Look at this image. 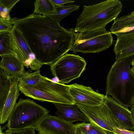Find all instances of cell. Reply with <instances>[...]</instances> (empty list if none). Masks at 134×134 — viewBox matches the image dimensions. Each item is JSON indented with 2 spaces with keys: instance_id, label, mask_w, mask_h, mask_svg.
<instances>
[{
  "instance_id": "1",
  "label": "cell",
  "mask_w": 134,
  "mask_h": 134,
  "mask_svg": "<svg viewBox=\"0 0 134 134\" xmlns=\"http://www.w3.org/2000/svg\"><path fill=\"white\" fill-rule=\"evenodd\" d=\"M10 20L43 65H50L71 50L74 41L71 29H65L57 20L34 13L23 18Z\"/></svg>"
},
{
  "instance_id": "2",
  "label": "cell",
  "mask_w": 134,
  "mask_h": 134,
  "mask_svg": "<svg viewBox=\"0 0 134 134\" xmlns=\"http://www.w3.org/2000/svg\"><path fill=\"white\" fill-rule=\"evenodd\" d=\"M134 56L116 61L108 74L106 95L131 108L134 97V75L131 65Z\"/></svg>"
},
{
  "instance_id": "3",
  "label": "cell",
  "mask_w": 134,
  "mask_h": 134,
  "mask_svg": "<svg viewBox=\"0 0 134 134\" xmlns=\"http://www.w3.org/2000/svg\"><path fill=\"white\" fill-rule=\"evenodd\" d=\"M122 4L119 0H107L88 6L77 18L75 31L85 32L105 28L115 20L122 11Z\"/></svg>"
},
{
  "instance_id": "4",
  "label": "cell",
  "mask_w": 134,
  "mask_h": 134,
  "mask_svg": "<svg viewBox=\"0 0 134 134\" xmlns=\"http://www.w3.org/2000/svg\"><path fill=\"white\" fill-rule=\"evenodd\" d=\"M49 113L48 110L33 100L21 98L11 113L6 126L12 130L35 127Z\"/></svg>"
},
{
  "instance_id": "5",
  "label": "cell",
  "mask_w": 134,
  "mask_h": 134,
  "mask_svg": "<svg viewBox=\"0 0 134 134\" xmlns=\"http://www.w3.org/2000/svg\"><path fill=\"white\" fill-rule=\"evenodd\" d=\"M73 32L74 41L71 51L75 54L98 53L105 51L112 44L113 38L111 32L105 28L85 32Z\"/></svg>"
},
{
  "instance_id": "6",
  "label": "cell",
  "mask_w": 134,
  "mask_h": 134,
  "mask_svg": "<svg viewBox=\"0 0 134 134\" xmlns=\"http://www.w3.org/2000/svg\"><path fill=\"white\" fill-rule=\"evenodd\" d=\"M30 86V96L36 100L53 103L60 97L73 100L69 92V85L55 82L42 76L40 70L34 72Z\"/></svg>"
},
{
  "instance_id": "7",
  "label": "cell",
  "mask_w": 134,
  "mask_h": 134,
  "mask_svg": "<svg viewBox=\"0 0 134 134\" xmlns=\"http://www.w3.org/2000/svg\"><path fill=\"white\" fill-rule=\"evenodd\" d=\"M87 63L78 55L66 54L50 65L52 75L65 84L80 77L86 69Z\"/></svg>"
},
{
  "instance_id": "8",
  "label": "cell",
  "mask_w": 134,
  "mask_h": 134,
  "mask_svg": "<svg viewBox=\"0 0 134 134\" xmlns=\"http://www.w3.org/2000/svg\"><path fill=\"white\" fill-rule=\"evenodd\" d=\"M91 121L103 129L108 134H114L115 127H121L120 124L104 104L99 106L89 107L76 104Z\"/></svg>"
},
{
  "instance_id": "9",
  "label": "cell",
  "mask_w": 134,
  "mask_h": 134,
  "mask_svg": "<svg viewBox=\"0 0 134 134\" xmlns=\"http://www.w3.org/2000/svg\"><path fill=\"white\" fill-rule=\"evenodd\" d=\"M13 25L11 32L12 44L15 55L27 68L36 71L40 70L43 65L31 51L21 32Z\"/></svg>"
},
{
  "instance_id": "10",
  "label": "cell",
  "mask_w": 134,
  "mask_h": 134,
  "mask_svg": "<svg viewBox=\"0 0 134 134\" xmlns=\"http://www.w3.org/2000/svg\"><path fill=\"white\" fill-rule=\"evenodd\" d=\"M69 86L70 94L75 104L95 107L104 104L105 95L96 92L90 87L76 83Z\"/></svg>"
},
{
  "instance_id": "11",
  "label": "cell",
  "mask_w": 134,
  "mask_h": 134,
  "mask_svg": "<svg viewBox=\"0 0 134 134\" xmlns=\"http://www.w3.org/2000/svg\"><path fill=\"white\" fill-rule=\"evenodd\" d=\"M35 128L36 131L47 134H77L74 124L49 114L44 117Z\"/></svg>"
},
{
  "instance_id": "12",
  "label": "cell",
  "mask_w": 134,
  "mask_h": 134,
  "mask_svg": "<svg viewBox=\"0 0 134 134\" xmlns=\"http://www.w3.org/2000/svg\"><path fill=\"white\" fill-rule=\"evenodd\" d=\"M104 104L119 121L121 128L134 132V118L128 108L110 96H105Z\"/></svg>"
},
{
  "instance_id": "13",
  "label": "cell",
  "mask_w": 134,
  "mask_h": 134,
  "mask_svg": "<svg viewBox=\"0 0 134 134\" xmlns=\"http://www.w3.org/2000/svg\"><path fill=\"white\" fill-rule=\"evenodd\" d=\"M117 38L113 49L116 61L134 56V31L115 32Z\"/></svg>"
},
{
  "instance_id": "14",
  "label": "cell",
  "mask_w": 134,
  "mask_h": 134,
  "mask_svg": "<svg viewBox=\"0 0 134 134\" xmlns=\"http://www.w3.org/2000/svg\"><path fill=\"white\" fill-rule=\"evenodd\" d=\"M1 57L0 69L9 79L19 80L26 72L23 63L15 55H5Z\"/></svg>"
},
{
  "instance_id": "15",
  "label": "cell",
  "mask_w": 134,
  "mask_h": 134,
  "mask_svg": "<svg viewBox=\"0 0 134 134\" xmlns=\"http://www.w3.org/2000/svg\"><path fill=\"white\" fill-rule=\"evenodd\" d=\"M57 111L55 114L57 116L67 122L72 123L81 121L87 123L91 121L82 112L76 104H64L53 103Z\"/></svg>"
},
{
  "instance_id": "16",
  "label": "cell",
  "mask_w": 134,
  "mask_h": 134,
  "mask_svg": "<svg viewBox=\"0 0 134 134\" xmlns=\"http://www.w3.org/2000/svg\"><path fill=\"white\" fill-rule=\"evenodd\" d=\"M10 79L11 85L9 93L4 106L0 111V123L1 124H4L8 121L20 95L18 87V80Z\"/></svg>"
},
{
  "instance_id": "17",
  "label": "cell",
  "mask_w": 134,
  "mask_h": 134,
  "mask_svg": "<svg viewBox=\"0 0 134 134\" xmlns=\"http://www.w3.org/2000/svg\"><path fill=\"white\" fill-rule=\"evenodd\" d=\"M74 125L77 134H108L103 129L92 122H82Z\"/></svg>"
},
{
  "instance_id": "18",
  "label": "cell",
  "mask_w": 134,
  "mask_h": 134,
  "mask_svg": "<svg viewBox=\"0 0 134 134\" xmlns=\"http://www.w3.org/2000/svg\"><path fill=\"white\" fill-rule=\"evenodd\" d=\"M133 25H134V14H129L118 17L115 20L110 29V32L112 34Z\"/></svg>"
},
{
  "instance_id": "19",
  "label": "cell",
  "mask_w": 134,
  "mask_h": 134,
  "mask_svg": "<svg viewBox=\"0 0 134 134\" xmlns=\"http://www.w3.org/2000/svg\"><path fill=\"white\" fill-rule=\"evenodd\" d=\"M34 13L48 16L56 12L55 6L51 0H36L34 3Z\"/></svg>"
},
{
  "instance_id": "20",
  "label": "cell",
  "mask_w": 134,
  "mask_h": 134,
  "mask_svg": "<svg viewBox=\"0 0 134 134\" xmlns=\"http://www.w3.org/2000/svg\"><path fill=\"white\" fill-rule=\"evenodd\" d=\"M56 12L48 16L57 21H60L73 11L79 9L80 6L72 3H68L61 6H55Z\"/></svg>"
},
{
  "instance_id": "21",
  "label": "cell",
  "mask_w": 134,
  "mask_h": 134,
  "mask_svg": "<svg viewBox=\"0 0 134 134\" xmlns=\"http://www.w3.org/2000/svg\"><path fill=\"white\" fill-rule=\"evenodd\" d=\"M9 55H15L12 46L11 32L0 33V56Z\"/></svg>"
},
{
  "instance_id": "22",
  "label": "cell",
  "mask_w": 134,
  "mask_h": 134,
  "mask_svg": "<svg viewBox=\"0 0 134 134\" xmlns=\"http://www.w3.org/2000/svg\"><path fill=\"white\" fill-rule=\"evenodd\" d=\"M0 111L2 110L9 92L10 79L8 78L0 69Z\"/></svg>"
},
{
  "instance_id": "23",
  "label": "cell",
  "mask_w": 134,
  "mask_h": 134,
  "mask_svg": "<svg viewBox=\"0 0 134 134\" xmlns=\"http://www.w3.org/2000/svg\"><path fill=\"white\" fill-rule=\"evenodd\" d=\"M20 0H0V18L10 19L9 14L14 6Z\"/></svg>"
},
{
  "instance_id": "24",
  "label": "cell",
  "mask_w": 134,
  "mask_h": 134,
  "mask_svg": "<svg viewBox=\"0 0 134 134\" xmlns=\"http://www.w3.org/2000/svg\"><path fill=\"white\" fill-rule=\"evenodd\" d=\"M13 26L10 19L0 18V33L11 32Z\"/></svg>"
},
{
  "instance_id": "25",
  "label": "cell",
  "mask_w": 134,
  "mask_h": 134,
  "mask_svg": "<svg viewBox=\"0 0 134 134\" xmlns=\"http://www.w3.org/2000/svg\"><path fill=\"white\" fill-rule=\"evenodd\" d=\"M35 128L32 127L21 130H12L8 129L5 134H36Z\"/></svg>"
},
{
  "instance_id": "26",
  "label": "cell",
  "mask_w": 134,
  "mask_h": 134,
  "mask_svg": "<svg viewBox=\"0 0 134 134\" xmlns=\"http://www.w3.org/2000/svg\"><path fill=\"white\" fill-rule=\"evenodd\" d=\"M114 134H134V132L120 127H115L113 129Z\"/></svg>"
},
{
  "instance_id": "27",
  "label": "cell",
  "mask_w": 134,
  "mask_h": 134,
  "mask_svg": "<svg viewBox=\"0 0 134 134\" xmlns=\"http://www.w3.org/2000/svg\"><path fill=\"white\" fill-rule=\"evenodd\" d=\"M53 4L55 6H61L65 4L71 3L75 1L67 0H51Z\"/></svg>"
},
{
  "instance_id": "28",
  "label": "cell",
  "mask_w": 134,
  "mask_h": 134,
  "mask_svg": "<svg viewBox=\"0 0 134 134\" xmlns=\"http://www.w3.org/2000/svg\"><path fill=\"white\" fill-rule=\"evenodd\" d=\"M130 111L134 118V97L132 101V105Z\"/></svg>"
},
{
  "instance_id": "29",
  "label": "cell",
  "mask_w": 134,
  "mask_h": 134,
  "mask_svg": "<svg viewBox=\"0 0 134 134\" xmlns=\"http://www.w3.org/2000/svg\"><path fill=\"white\" fill-rule=\"evenodd\" d=\"M131 70L134 75V66H132V67L131 68Z\"/></svg>"
},
{
  "instance_id": "30",
  "label": "cell",
  "mask_w": 134,
  "mask_h": 134,
  "mask_svg": "<svg viewBox=\"0 0 134 134\" xmlns=\"http://www.w3.org/2000/svg\"><path fill=\"white\" fill-rule=\"evenodd\" d=\"M131 65L132 66H134V57L133 58L131 64Z\"/></svg>"
},
{
  "instance_id": "31",
  "label": "cell",
  "mask_w": 134,
  "mask_h": 134,
  "mask_svg": "<svg viewBox=\"0 0 134 134\" xmlns=\"http://www.w3.org/2000/svg\"><path fill=\"white\" fill-rule=\"evenodd\" d=\"M0 134H5V133H4L2 131L1 129V130H0Z\"/></svg>"
},
{
  "instance_id": "32",
  "label": "cell",
  "mask_w": 134,
  "mask_h": 134,
  "mask_svg": "<svg viewBox=\"0 0 134 134\" xmlns=\"http://www.w3.org/2000/svg\"><path fill=\"white\" fill-rule=\"evenodd\" d=\"M38 134H47L38 132Z\"/></svg>"
},
{
  "instance_id": "33",
  "label": "cell",
  "mask_w": 134,
  "mask_h": 134,
  "mask_svg": "<svg viewBox=\"0 0 134 134\" xmlns=\"http://www.w3.org/2000/svg\"><path fill=\"white\" fill-rule=\"evenodd\" d=\"M131 14H134V10L131 13Z\"/></svg>"
}]
</instances>
